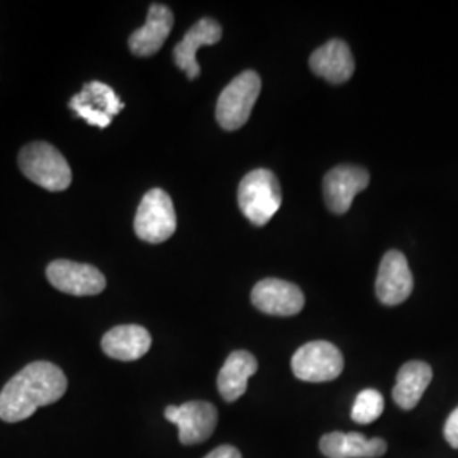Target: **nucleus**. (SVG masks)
I'll list each match as a JSON object with an SVG mask.
<instances>
[{"instance_id": "obj_1", "label": "nucleus", "mask_w": 458, "mask_h": 458, "mask_svg": "<svg viewBox=\"0 0 458 458\" xmlns=\"http://www.w3.org/2000/svg\"><path fill=\"white\" fill-rule=\"evenodd\" d=\"M68 380L51 361H33L13 377L0 391V420L19 423L31 418L39 408L60 401Z\"/></svg>"}, {"instance_id": "obj_2", "label": "nucleus", "mask_w": 458, "mask_h": 458, "mask_svg": "<svg viewBox=\"0 0 458 458\" xmlns=\"http://www.w3.org/2000/svg\"><path fill=\"white\" fill-rule=\"evenodd\" d=\"M17 164L30 181L49 192H62L72 183V170L65 157L45 141H34L22 148Z\"/></svg>"}, {"instance_id": "obj_3", "label": "nucleus", "mask_w": 458, "mask_h": 458, "mask_svg": "<svg viewBox=\"0 0 458 458\" xmlns=\"http://www.w3.org/2000/svg\"><path fill=\"white\" fill-rule=\"evenodd\" d=\"M238 204L251 225L265 226L282 206V191L276 174L265 168L250 172L238 187Z\"/></svg>"}, {"instance_id": "obj_4", "label": "nucleus", "mask_w": 458, "mask_h": 458, "mask_svg": "<svg viewBox=\"0 0 458 458\" xmlns=\"http://www.w3.org/2000/svg\"><path fill=\"white\" fill-rule=\"evenodd\" d=\"M260 89L262 81L257 72L248 70L240 73L217 98L216 119L219 126L226 131H236L243 128L260 96Z\"/></svg>"}, {"instance_id": "obj_5", "label": "nucleus", "mask_w": 458, "mask_h": 458, "mask_svg": "<svg viewBox=\"0 0 458 458\" xmlns=\"http://www.w3.org/2000/svg\"><path fill=\"white\" fill-rule=\"evenodd\" d=\"M177 229V216L170 196L162 189H151L140 202L134 217L136 236L147 243H164Z\"/></svg>"}, {"instance_id": "obj_6", "label": "nucleus", "mask_w": 458, "mask_h": 458, "mask_svg": "<svg viewBox=\"0 0 458 458\" xmlns=\"http://www.w3.org/2000/svg\"><path fill=\"white\" fill-rule=\"evenodd\" d=\"M293 372L304 382H329L344 372L342 352L329 342L302 344L293 357Z\"/></svg>"}, {"instance_id": "obj_7", "label": "nucleus", "mask_w": 458, "mask_h": 458, "mask_svg": "<svg viewBox=\"0 0 458 458\" xmlns=\"http://www.w3.org/2000/svg\"><path fill=\"white\" fill-rule=\"evenodd\" d=\"M68 106L85 123L100 130L107 128L115 115L124 109V102L115 94L114 89L102 82L85 83L82 92L73 96Z\"/></svg>"}, {"instance_id": "obj_8", "label": "nucleus", "mask_w": 458, "mask_h": 458, "mask_svg": "<svg viewBox=\"0 0 458 458\" xmlns=\"http://www.w3.org/2000/svg\"><path fill=\"white\" fill-rule=\"evenodd\" d=\"M165 418L179 426L182 445H197L211 438L217 425V410L206 401H191L182 406H168Z\"/></svg>"}, {"instance_id": "obj_9", "label": "nucleus", "mask_w": 458, "mask_h": 458, "mask_svg": "<svg viewBox=\"0 0 458 458\" xmlns=\"http://www.w3.org/2000/svg\"><path fill=\"white\" fill-rule=\"evenodd\" d=\"M49 284L70 295H98L106 289V277L94 265L55 260L47 268Z\"/></svg>"}, {"instance_id": "obj_10", "label": "nucleus", "mask_w": 458, "mask_h": 458, "mask_svg": "<svg viewBox=\"0 0 458 458\" xmlns=\"http://www.w3.org/2000/svg\"><path fill=\"white\" fill-rule=\"evenodd\" d=\"M370 175L357 165H340L329 170L323 182L325 202L331 213L344 214L350 211L355 196L365 191Z\"/></svg>"}, {"instance_id": "obj_11", "label": "nucleus", "mask_w": 458, "mask_h": 458, "mask_svg": "<svg viewBox=\"0 0 458 458\" xmlns=\"http://www.w3.org/2000/svg\"><path fill=\"white\" fill-rule=\"evenodd\" d=\"M412 287L414 278L406 257L397 250L387 251L380 262L376 280L378 301L386 306H397L410 297Z\"/></svg>"}, {"instance_id": "obj_12", "label": "nucleus", "mask_w": 458, "mask_h": 458, "mask_svg": "<svg viewBox=\"0 0 458 458\" xmlns=\"http://www.w3.org/2000/svg\"><path fill=\"white\" fill-rule=\"evenodd\" d=\"M251 302L259 311L270 316H295L304 308V294L291 282L263 278L251 291Z\"/></svg>"}, {"instance_id": "obj_13", "label": "nucleus", "mask_w": 458, "mask_h": 458, "mask_svg": "<svg viewBox=\"0 0 458 458\" xmlns=\"http://www.w3.org/2000/svg\"><path fill=\"white\" fill-rule=\"evenodd\" d=\"M223 38V28L211 17L200 19L194 24L174 49V60L182 72L187 73L191 81H196L200 75V66L197 64V51L202 47H211L219 43Z\"/></svg>"}, {"instance_id": "obj_14", "label": "nucleus", "mask_w": 458, "mask_h": 458, "mask_svg": "<svg viewBox=\"0 0 458 458\" xmlns=\"http://www.w3.org/2000/svg\"><path fill=\"white\" fill-rule=\"evenodd\" d=\"M312 72L329 83H344L355 72V62L348 45L342 39H331L316 49L310 58Z\"/></svg>"}, {"instance_id": "obj_15", "label": "nucleus", "mask_w": 458, "mask_h": 458, "mask_svg": "<svg viewBox=\"0 0 458 458\" xmlns=\"http://www.w3.org/2000/svg\"><path fill=\"white\" fill-rule=\"evenodd\" d=\"M174 28L172 11L162 5L153 4L148 11L147 22L143 28L136 30L130 38V49L136 56H151L164 47L166 38Z\"/></svg>"}, {"instance_id": "obj_16", "label": "nucleus", "mask_w": 458, "mask_h": 458, "mask_svg": "<svg viewBox=\"0 0 458 458\" xmlns=\"http://www.w3.org/2000/svg\"><path fill=\"white\" fill-rule=\"evenodd\" d=\"M102 352L121 361H134L147 355L151 346V335L147 327L123 325L107 331L102 338Z\"/></svg>"}, {"instance_id": "obj_17", "label": "nucleus", "mask_w": 458, "mask_h": 458, "mask_svg": "<svg viewBox=\"0 0 458 458\" xmlns=\"http://www.w3.org/2000/svg\"><path fill=\"white\" fill-rule=\"evenodd\" d=\"M327 458H378L387 452L382 438H367L361 433H327L319 442Z\"/></svg>"}, {"instance_id": "obj_18", "label": "nucleus", "mask_w": 458, "mask_h": 458, "mask_svg": "<svg viewBox=\"0 0 458 458\" xmlns=\"http://www.w3.org/2000/svg\"><path fill=\"white\" fill-rule=\"evenodd\" d=\"M259 370V361L245 350L233 352L217 376V389L226 403L238 401L248 387L250 377Z\"/></svg>"}, {"instance_id": "obj_19", "label": "nucleus", "mask_w": 458, "mask_h": 458, "mask_svg": "<svg viewBox=\"0 0 458 458\" xmlns=\"http://www.w3.org/2000/svg\"><path fill=\"white\" fill-rule=\"evenodd\" d=\"M433 378V370L425 361L414 360L404 363L394 386L393 397L399 408L412 410L418 406Z\"/></svg>"}, {"instance_id": "obj_20", "label": "nucleus", "mask_w": 458, "mask_h": 458, "mask_svg": "<svg viewBox=\"0 0 458 458\" xmlns=\"http://www.w3.org/2000/svg\"><path fill=\"white\" fill-rule=\"evenodd\" d=\"M382 412H384L382 394L377 393L374 389H365L355 399V404L352 410V420L359 425H369L378 420Z\"/></svg>"}, {"instance_id": "obj_21", "label": "nucleus", "mask_w": 458, "mask_h": 458, "mask_svg": "<svg viewBox=\"0 0 458 458\" xmlns=\"http://www.w3.org/2000/svg\"><path fill=\"white\" fill-rule=\"evenodd\" d=\"M443 435H445V440L450 443V446L458 448V408L448 416Z\"/></svg>"}, {"instance_id": "obj_22", "label": "nucleus", "mask_w": 458, "mask_h": 458, "mask_svg": "<svg viewBox=\"0 0 458 458\" xmlns=\"http://www.w3.org/2000/svg\"><path fill=\"white\" fill-rule=\"evenodd\" d=\"M204 458H243L240 450L231 446V445H223V446H217L216 450H213L209 455H206Z\"/></svg>"}]
</instances>
